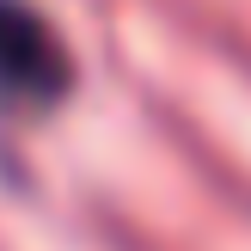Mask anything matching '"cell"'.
<instances>
[{
    "mask_svg": "<svg viewBox=\"0 0 251 251\" xmlns=\"http://www.w3.org/2000/svg\"><path fill=\"white\" fill-rule=\"evenodd\" d=\"M74 55L31 0H0V110L43 117L68 98Z\"/></svg>",
    "mask_w": 251,
    "mask_h": 251,
    "instance_id": "obj_1",
    "label": "cell"
}]
</instances>
